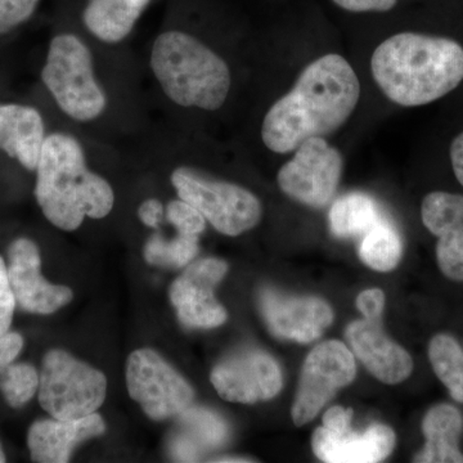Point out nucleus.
Segmentation results:
<instances>
[{
	"label": "nucleus",
	"mask_w": 463,
	"mask_h": 463,
	"mask_svg": "<svg viewBox=\"0 0 463 463\" xmlns=\"http://www.w3.org/2000/svg\"><path fill=\"white\" fill-rule=\"evenodd\" d=\"M359 97L358 76L345 58L339 54L318 58L265 115L261 127L265 147L288 154L306 139L334 133L346 123Z\"/></svg>",
	"instance_id": "obj_1"
},
{
	"label": "nucleus",
	"mask_w": 463,
	"mask_h": 463,
	"mask_svg": "<svg viewBox=\"0 0 463 463\" xmlns=\"http://www.w3.org/2000/svg\"><path fill=\"white\" fill-rule=\"evenodd\" d=\"M374 81L390 100L419 108L443 99L463 81V47L446 36L401 33L371 58Z\"/></svg>",
	"instance_id": "obj_2"
},
{
	"label": "nucleus",
	"mask_w": 463,
	"mask_h": 463,
	"mask_svg": "<svg viewBox=\"0 0 463 463\" xmlns=\"http://www.w3.org/2000/svg\"><path fill=\"white\" fill-rule=\"evenodd\" d=\"M35 173L36 203L60 230H78L85 218H105L114 207L111 185L88 169L83 147L70 134L47 136Z\"/></svg>",
	"instance_id": "obj_3"
},
{
	"label": "nucleus",
	"mask_w": 463,
	"mask_h": 463,
	"mask_svg": "<svg viewBox=\"0 0 463 463\" xmlns=\"http://www.w3.org/2000/svg\"><path fill=\"white\" fill-rule=\"evenodd\" d=\"M151 69L166 96L183 108L215 111L230 93L227 62L187 33H161L152 48Z\"/></svg>",
	"instance_id": "obj_4"
},
{
	"label": "nucleus",
	"mask_w": 463,
	"mask_h": 463,
	"mask_svg": "<svg viewBox=\"0 0 463 463\" xmlns=\"http://www.w3.org/2000/svg\"><path fill=\"white\" fill-rule=\"evenodd\" d=\"M42 80L58 108L76 121H91L105 111V91L97 83L90 48L72 33L52 39Z\"/></svg>",
	"instance_id": "obj_5"
},
{
	"label": "nucleus",
	"mask_w": 463,
	"mask_h": 463,
	"mask_svg": "<svg viewBox=\"0 0 463 463\" xmlns=\"http://www.w3.org/2000/svg\"><path fill=\"white\" fill-rule=\"evenodd\" d=\"M39 403L57 420L83 419L105 402V374L63 350L53 349L43 358Z\"/></svg>",
	"instance_id": "obj_6"
},
{
	"label": "nucleus",
	"mask_w": 463,
	"mask_h": 463,
	"mask_svg": "<svg viewBox=\"0 0 463 463\" xmlns=\"http://www.w3.org/2000/svg\"><path fill=\"white\" fill-rule=\"evenodd\" d=\"M172 183L179 199L196 207L206 222L225 236H240L260 222V201L246 188L214 181L184 166L174 170Z\"/></svg>",
	"instance_id": "obj_7"
},
{
	"label": "nucleus",
	"mask_w": 463,
	"mask_h": 463,
	"mask_svg": "<svg viewBox=\"0 0 463 463\" xmlns=\"http://www.w3.org/2000/svg\"><path fill=\"white\" fill-rule=\"evenodd\" d=\"M127 385L133 401L156 421L179 416L194 398L188 381L152 349L136 350L129 355Z\"/></svg>",
	"instance_id": "obj_8"
},
{
	"label": "nucleus",
	"mask_w": 463,
	"mask_h": 463,
	"mask_svg": "<svg viewBox=\"0 0 463 463\" xmlns=\"http://www.w3.org/2000/svg\"><path fill=\"white\" fill-rule=\"evenodd\" d=\"M354 355L340 341L319 344L307 356L301 370L291 417L297 426L313 421L340 389L355 379Z\"/></svg>",
	"instance_id": "obj_9"
},
{
	"label": "nucleus",
	"mask_w": 463,
	"mask_h": 463,
	"mask_svg": "<svg viewBox=\"0 0 463 463\" xmlns=\"http://www.w3.org/2000/svg\"><path fill=\"white\" fill-rule=\"evenodd\" d=\"M279 170L277 182L292 200L321 209L332 200L343 173V156L323 137L306 139Z\"/></svg>",
	"instance_id": "obj_10"
},
{
	"label": "nucleus",
	"mask_w": 463,
	"mask_h": 463,
	"mask_svg": "<svg viewBox=\"0 0 463 463\" xmlns=\"http://www.w3.org/2000/svg\"><path fill=\"white\" fill-rule=\"evenodd\" d=\"M218 394L232 403L270 401L283 386L281 367L263 350L243 349L219 362L210 374Z\"/></svg>",
	"instance_id": "obj_11"
},
{
	"label": "nucleus",
	"mask_w": 463,
	"mask_h": 463,
	"mask_svg": "<svg viewBox=\"0 0 463 463\" xmlns=\"http://www.w3.org/2000/svg\"><path fill=\"white\" fill-rule=\"evenodd\" d=\"M228 272L221 259L207 258L188 265L173 282L170 300L179 321L188 328H215L228 319L225 307L216 300L215 288Z\"/></svg>",
	"instance_id": "obj_12"
},
{
	"label": "nucleus",
	"mask_w": 463,
	"mask_h": 463,
	"mask_svg": "<svg viewBox=\"0 0 463 463\" xmlns=\"http://www.w3.org/2000/svg\"><path fill=\"white\" fill-rule=\"evenodd\" d=\"M7 272L16 304L25 312L52 315L74 298L71 288L43 277L41 251L33 240L20 237L9 245Z\"/></svg>",
	"instance_id": "obj_13"
},
{
	"label": "nucleus",
	"mask_w": 463,
	"mask_h": 463,
	"mask_svg": "<svg viewBox=\"0 0 463 463\" xmlns=\"http://www.w3.org/2000/svg\"><path fill=\"white\" fill-rule=\"evenodd\" d=\"M259 307L274 336L298 343H312L334 321L332 307L319 298L288 297L272 288L261 289Z\"/></svg>",
	"instance_id": "obj_14"
},
{
	"label": "nucleus",
	"mask_w": 463,
	"mask_h": 463,
	"mask_svg": "<svg viewBox=\"0 0 463 463\" xmlns=\"http://www.w3.org/2000/svg\"><path fill=\"white\" fill-rule=\"evenodd\" d=\"M422 223L438 239L439 269L456 282H463V196L446 191L426 194L421 205Z\"/></svg>",
	"instance_id": "obj_15"
},
{
	"label": "nucleus",
	"mask_w": 463,
	"mask_h": 463,
	"mask_svg": "<svg viewBox=\"0 0 463 463\" xmlns=\"http://www.w3.org/2000/svg\"><path fill=\"white\" fill-rule=\"evenodd\" d=\"M345 336L353 354L371 373L388 385L403 383L413 373L410 353L390 340L377 321L361 319L347 326Z\"/></svg>",
	"instance_id": "obj_16"
},
{
	"label": "nucleus",
	"mask_w": 463,
	"mask_h": 463,
	"mask_svg": "<svg viewBox=\"0 0 463 463\" xmlns=\"http://www.w3.org/2000/svg\"><path fill=\"white\" fill-rule=\"evenodd\" d=\"M394 447V431L381 423H374L364 432L352 431V428L332 432L322 426L312 438L313 452L327 463L381 462L392 455Z\"/></svg>",
	"instance_id": "obj_17"
},
{
	"label": "nucleus",
	"mask_w": 463,
	"mask_h": 463,
	"mask_svg": "<svg viewBox=\"0 0 463 463\" xmlns=\"http://www.w3.org/2000/svg\"><path fill=\"white\" fill-rule=\"evenodd\" d=\"M106 431L99 413L76 420H38L27 432V447L33 462L66 463L76 446Z\"/></svg>",
	"instance_id": "obj_18"
},
{
	"label": "nucleus",
	"mask_w": 463,
	"mask_h": 463,
	"mask_svg": "<svg viewBox=\"0 0 463 463\" xmlns=\"http://www.w3.org/2000/svg\"><path fill=\"white\" fill-rule=\"evenodd\" d=\"M45 138L44 118L38 109L0 102V152L5 156L27 172H36Z\"/></svg>",
	"instance_id": "obj_19"
},
{
	"label": "nucleus",
	"mask_w": 463,
	"mask_h": 463,
	"mask_svg": "<svg viewBox=\"0 0 463 463\" xmlns=\"http://www.w3.org/2000/svg\"><path fill=\"white\" fill-rule=\"evenodd\" d=\"M463 431V417L450 404H437L423 417L422 432L425 446L417 453V463H463L458 448Z\"/></svg>",
	"instance_id": "obj_20"
},
{
	"label": "nucleus",
	"mask_w": 463,
	"mask_h": 463,
	"mask_svg": "<svg viewBox=\"0 0 463 463\" xmlns=\"http://www.w3.org/2000/svg\"><path fill=\"white\" fill-rule=\"evenodd\" d=\"M179 425L181 431L173 438L170 448L176 461H199L203 450L221 446L228 435L224 420L212 411L192 405L179 414Z\"/></svg>",
	"instance_id": "obj_21"
},
{
	"label": "nucleus",
	"mask_w": 463,
	"mask_h": 463,
	"mask_svg": "<svg viewBox=\"0 0 463 463\" xmlns=\"http://www.w3.org/2000/svg\"><path fill=\"white\" fill-rule=\"evenodd\" d=\"M149 0H90L83 12L84 25L99 41H124L142 16Z\"/></svg>",
	"instance_id": "obj_22"
},
{
	"label": "nucleus",
	"mask_w": 463,
	"mask_h": 463,
	"mask_svg": "<svg viewBox=\"0 0 463 463\" xmlns=\"http://www.w3.org/2000/svg\"><path fill=\"white\" fill-rule=\"evenodd\" d=\"M373 197L364 194H349L335 201L328 221L332 233L340 239L362 237L381 218Z\"/></svg>",
	"instance_id": "obj_23"
},
{
	"label": "nucleus",
	"mask_w": 463,
	"mask_h": 463,
	"mask_svg": "<svg viewBox=\"0 0 463 463\" xmlns=\"http://www.w3.org/2000/svg\"><path fill=\"white\" fill-rule=\"evenodd\" d=\"M403 252L401 234L388 219L381 216L359 243V258L371 269L390 272L399 264Z\"/></svg>",
	"instance_id": "obj_24"
},
{
	"label": "nucleus",
	"mask_w": 463,
	"mask_h": 463,
	"mask_svg": "<svg viewBox=\"0 0 463 463\" xmlns=\"http://www.w3.org/2000/svg\"><path fill=\"white\" fill-rule=\"evenodd\" d=\"M432 371L449 392L450 397L463 404V349L455 337L439 334L429 344Z\"/></svg>",
	"instance_id": "obj_25"
},
{
	"label": "nucleus",
	"mask_w": 463,
	"mask_h": 463,
	"mask_svg": "<svg viewBox=\"0 0 463 463\" xmlns=\"http://www.w3.org/2000/svg\"><path fill=\"white\" fill-rule=\"evenodd\" d=\"M199 254V237L178 233L175 239L166 240L154 234L145 246L147 263L165 268H183Z\"/></svg>",
	"instance_id": "obj_26"
},
{
	"label": "nucleus",
	"mask_w": 463,
	"mask_h": 463,
	"mask_svg": "<svg viewBox=\"0 0 463 463\" xmlns=\"http://www.w3.org/2000/svg\"><path fill=\"white\" fill-rule=\"evenodd\" d=\"M41 374L29 364H12L0 376V390L9 407L21 408L38 392Z\"/></svg>",
	"instance_id": "obj_27"
},
{
	"label": "nucleus",
	"mask_w": 463,
	"mask_h": 463,
	"mask_svg": "<svg viewBox=\"0 0 463 463\" xmlns=\"http://www.w3.org/2000/svg\"><path fill=\"white\" fill-rule=\"evenodd\" d=\"M167 221L178 233L199 237L206 228V219L196 207L185 201H172L166 207Z\"/></svg>",
	"instance_id": "obj_28"
},
{
	"label": "nucleus",
	"mask_w": 463,
	"mask_h": 463,
	"mask_svg": "<svg viewBox=\"0 0 463 463\" xmlns=\"http://www.w3.org/2000/svg\"><path fill=\"white\" fill-rule=\"evenodd\" d=\"M41 0H0V35H5L27 23Z\"/></svg>",
	"instance_id": "obj_29"
},
{
	"label": "nucleus",
	"mask_w": 463,
	"mask_h": 463,
	"mask_svg": "<svg viewBox=\"0 0 463 463\" xmlns=\"http://www.w3.org/2000/svg\"><path fill=\"white\" fill-rule=\"evenodd\" d=\"M16 306V298L9 285L7 264L0 257V337L8 334Z\"/></svg>",
	"instance_id": "obj_30"
},
{
	"label": "nucleus",
	"mask_w": 463,
	"mask_h": 463,
	"mask_svg": "<svg viewBox=\"0 0 463 463\" xmlns=\"http://www.w3.org/2000/svg\"><path fill=\"white\" fill-rule=\"evenodd\" d=\"M385 307V295L379 288L365 289L356 298V307L370 321H379Z\"/></svg>",
	"instance_id": "obj_31"
},
{
	"label": "nucleus",
	"mask_w": 463,
	"mask_h": 463,
	"mask_svg": "<svg viewBox=\"0 0 463 463\" xmlns=\"http://www.w3.org/2000/svg\"><path fill=\"white\" fill-rule=\"evenodd\" d=\"M24 349V337L18 332H8L0 337V376L16 361Z\"/></svg>",
	"instance_id": "obj_32"
},
{
	"label": "nucleus",
	"mask_w": 463,
	"mask_h": 463,
	"mask_svg": "<svg viewBox=\"0 0 463 463\" xmlns=\"http://www.w3.org/2000/svg\"><path fill=\"white\" fill-rule=\"evenodd\" d=\"M335 5L345 11L362 14V12H388L397 5L398 0H332Z\"/></svg>",
	"instance_id": "obj_33"
},
{
	"label": "nucleus",
	"mask_w": 463,
	"mask_h": 463,
	"mask_svg": "<svg viewBox=\"0 0 463 463\" xmlns=\"http://www.w3.org/2000/svg\"><path fill=\"white\" fill-rule=\"evenodd\" d=\"M353 411L343 407H332L323 416V428L332 432H340L352 428Z\"/></svg>",
	"instance_id": "obj_34"
},
{
	"label": "nucleus",
	"mask_w": 463,
	"mask_h": 463,
	"mask_svg": "<svg viewBox=\"0 0 463 463\" xmlns=\"http://www.w3.org/2000/svg\"><path fill=\"white\" fill-rule=\"evenodd\" d=\"M139 219L147 227L157 228L163 221L164 206L158 200L145 201L138 210Z\"/></svg>",
	"instance_id": "obj_35"
},
{
	"label": "nucleus",
	"mask_w": 463,
	"mask_h": 463,
	"mask_svg": "<svg viewBox=\"0 0 463 463\" xmlns=\"http://www.w3.org/2000/svg\"><path fill=\"white\" fill-rule=\"evenodd\" d=\"M449 157L457 181L463 187V132L457 134L450 143Z\"/></svg>",
	"instance_id": "obj_36"
},
{
	"label": "nucleus",
	"mask_w": 463,
	"mask_h": 463,
	"mask_svg": "<svg viewBox=\"0 0 463 463\" xmlns=\"http://www.w3.org/2000/svg\"><path fill=\"white\" fill-rule=\"evenodd\" d=\"M214 462H252L251 459H246V458H234V457H227V458H222V459H214Z\"/></svg>",
	"instance_id": "obj_37"
},
{
	"label": "nucleus",
	"mask_w": 463,
	"mask_h": 463,
	"mask_svg": "<svg viewBox=\"0 0 463 463\" xmlns=\"http://www.w3.org/2000/svg\"><path fill=\"white\" fill-rule=\"evenodd\" d=\"M7 461V458H5V450H3L2 444H0V463Z\"/></svg>",
	"instance_id": "obj_38"
}]
</instances>
